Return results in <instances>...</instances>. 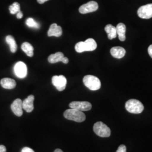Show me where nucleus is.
Segmentation results:
<instances>
[{
	"instance_id": "4be33fe9",
	"label": "nucleus",
	"mask_w": 152,
	"mask_h": 152,
	"mask_svg": "<svg viewBox=\"0 0 152 152\" xmlns=\"http://www.w3.org/2000/svg\"><path fill=\"white\" fill-rule=\"evenodd\" d=\"M26 23L28 27L30 28L38 29L40 27V26H39V24H38V23L36 22L33 19L31 18H28L26 20Z\"/></svg>"
},
{
	"instance_id": "c85d7f7f",
	"label": "nucleus",
	"mask_w": 152,
	"mask_h": 152,
	"mask_svg": "<svg viewBox=\"0 0 152 152\" xmlns=\"http://www.w3.org/2000/svg\"><path fill=\"white\" fill-rule=\"evenodd\" d=\"M48 1H49V0H37V2L40 4H44L45 2Z\"/></svg>"
},
{
	"instance_id": "20e7f679",
	"label": "nucleus",
	"mask_w": 152,
	"mask_h": 152,
	"mask_svg": "<svg viewBox=\"0 0 152 152\" xmlns=\"http://www.w3.org/2000/svg\"><path fill=\"white\" fill-rule=\"evenodd\" d=\"M83 82L86 87L92 91H96L100 88L101 82L98 77L92 75H87L83 77Z\"/></svg>"
},
{
	"instance_id": "423d86ee",
	"label": "nucleus",
	"mask_w": 152,
	"mask_h": 152,
	"mask_svg": "<svg viewBox=\"0 0 152 152\" xmlns=\"http://www.w3.org/2000/svg\"><path fill=\"white\" fill-rule=\"evenodd\" d=\"M14 71L16 77L19 78H24L27 75V65L22 61L16 63L14 66Z\"/></svg>"
},
{
	"instance_id": "ddd939ff",
	"label": "nucleus",
	"mask_w": 152,
	"mask_h": 152,
	"mask_svg": "<svg viewBox=\"0 0 152 152\" xmlns=\"http://www.w3.org/2000/svg\"><path fill=\"white\" fill-rule=\"evenodd\" d=\"M61 34L62 28L60 26H58L55 23H54L50 26L48 32V35L49 37L55 36L57 37H59L61 36Z\"/></svg>"
},
{
	"instance_id": "6ab92c4d",
	"label": "nucleus",
	"mask_w": 152,
	"mask_h": 152,
	"mask_svg": "<svg viewBox=\"0 0 152 152\" xmlns=\"http://www.w3.org/2000/svg\"><path fill=\"white\" fill-rule=\"evenodd\" d=\"M21 48H22V50L27 54L28 56L32 57L33 56L34 49H33L32 46L29 43L27 42L23 43Z\"/></svg>"
},
{
	"instance_id": "a878e982",
	"label": "nucleus",
	"mask_w": 152,
	"mask_h": 152,
	"mask_svg": "<svg viewBox=\"0 0 152 152\" xmlns=\"http://www.w3.org/2000/svg\"><path fill=\"white\" fill-rule=\"evenodd\" d=\"M23 13H22L21 11H19L17 14H16V18H18V19H22V18H23Z\"/></svg>"
},
{
	"instance_id": "2eb2a0df",
	"label": "nucleus",
	"mask_w": 152,
	"mask_h": 152,
	"mask_svg": "<svg viewBox=\"0 0 152 152\" xmlns=\"http://www.w3.org/2000/svg\"><path fill=\"white\" fill-rule=\"evenodd\" d=\"M0 83L1 86L4 88L9 89V90L14 88L16 87V85L15 81L13 79L9 78H2L0 81Z\"/></svg>"
},
{
	"instance_id": "a211bd4d",
	"label": "nucleus",
	"mask_w": 152,
	"mask_h": 152,
	"mask_svg": "<svg viewBox=\"0 0 152 152\" xmlns=\"http://www.w3.org/2000/svg\"><path fill=\"white\" fill-rule=\"evenodd\" d=\"M64 57V54L61 52H58L54 54L50 55L48 58L49 63L54 64L61 61L63 58Z\"/></svg>"
},
{
	"instance_id": "f257e3e1",
	"label": "nucleus",
	"mask_w": 152,
	"mask_h": 152,
	"mask_svg": "<svg viewBox=\"0 0 152 152\" xmlns=\"http://www.w3.org/2000/svg\"><path fill=\"white\" fill-rule=\"evenodd\" d=\"M97 48L96 41L92 38H88L84 42H79L75 46V50L78 53L85 51H92Z\"/></svg>"
},
{
	"instance_id": "9d476101",
	"label": "nucleus",
	"mask_w": 152,
	"mask_h": 152,
	"mask_svg": "<svg viewBox=\"0 0 152 152\" xmlns=\"http://www.w3.org/2000/svg\"><path fill=\"white\" fill-rule=\"evenodd\" d=\"M69 106L70 108L75 109L82 112L90 110L92 108L91 104L88 102H72Z\"/></svg>"
},
{
	"instance_id": "f03ea898",
	"label": "nucleus",
	"mask_w": 152,
	"mask_h": 152,
	"mask_svg": "<svg viewBox=\"0 0 152 152\" xmlns=\"http://www.w3.org/2000/svg\"><path fill=\"white\" fill-rule=\"evenodd\" d=\"M64 117L67 120L77 122H82L86 120V115L83 112L75 109L70 108L66 110L64 113Z\"/></svg>"
},
{
	"instance_id": "b1692460",
	"label": "nucleus",
	"mask_w": 152,
	"mask_h": 152,
	"mask_svg": "<svg viewBox=\"0 0 152 152\" xmlns=\"http://www.w3.org/2000/svg\"><path fill=\"white\" fill-rule=\"evenodd\" d=\"M34 152V151L32 149H31V148L29 147H24L22 149V152Z\"/></svg>"
},
{
	"instance_id": "39448f33",
	"label": "nucleus",
	"mask_w": 152,
	"mask_h": 152,
	"mask_svg": "<svg viewBox=\"0 0 152 152\" xmlns=\"http://www.w3.org/2000/svg\"><path fill=\"white\" fill-rule=\"evenodd\" d=\"M93 129L98 136L102 137H108L111 134L110 129L103 122L100 121L94 124Z\"/></svg>"
},
{
	"instance_id": "6e6552de",
	"label": "nucleus",
	"mask_w": 152,
	"mask_h": 152,
	"mask_svg": "<svg viewBox=\"0 0 152 152\" xmlns=\"http://www.w3.org/2000/svg\"><path fill=\"white\" fill-rule=\"evenodd\" d=\"M137 15L142 19H148L152 18V4L141 6L137 10Z\"/></svg>"
},
{
	"instance_id": "f3484780",
	"label": "nucleus",
	"mask_w": 152,
	"mask_h": 152,
	"mask_svg": "<svg viewBox=\"0 0 152 152\" xmlns=\"http://www.w3.org/2000/svg\"><path fill=\"white\" fill-rule=\"evenodd\" d=\"M105 31L108 34V37L109 39H112L117 37V30L116 27L111 24H108L105 27Z\"/></svg>"
},
{
	"instance_id": "aec40b11",
	"label": "nucleus",
	"mask_w": 152,
	"mask_h": 152,
	"mask_svg": "<svg viewBox=\"0 0 152 152\" xmlns=\"http://www.w3.org/2000/svg\"><path fill=\"white\" fill-rule=\"evenodd\" d=\"M6 41L7 44L9 45L11 53H15L17 50L18 46L16 45V41L14 37L10 35L7 36L6 37Z\"/></svg>"
},
{
	"instance_id": "412c9836",
	"label": "nucleus",
	"mask_w": 152,
	"mask_h": 152,
	"mask_svg": "<svg viewBox=\"0 0 152 152\" xmlns=\"http://www.w3.org/2000/svg\"><path fill=\"white\" fill-rule=\"evenodd\" d=\"M9 10L11 14H16L20 11V7L18 2H15L9 7Z\"/></svg>"
},
{
	"instance_id": "5701e85b",
	"label": "nucleus",
	"mask_w": 152,
	"mask_h": 152,
	"mask_svg": "<svg viewBox=\"0 0 152 152\" xmlns=\"http://www.w3.org/2000/svg\"><path fill=\"white\" fill-rule=\"evenodd\" d=\"M116 152H126V147L125 145H121Z\"/></svg>"
},
{
	"instance_id": "dca6fc26",
	"label": "nucleus",
	"mask_w": 152,
	"mask_h": 152,
	"mask_svg": "<svg viewBox=\"0 0 152 152\" xmlns=\"http://www.w3.org/2000/svg\"><path fill=\"white\" fill-rule=\"evenodd\" d=\"M117 34L118 36V38L121 41H125L126 40V26L124 23H119L117 27Z\"/></svg>"
},
{
	"instance_id": "9b49d317",
	"label": "nucleus",
	"mask_w": 152,
	"mask_h": 152,
	"mask_svg": "<svg viewBox=\"0 0 152 152\" xmlns=\"http://www.w3.org/2000/svg\"><path fill=\"white\" fill-rule=\"evenodd\" d=\"M12 112L18 117H21L23 115V102L20 99H16L11 105Z\"/></svg>"
},
{
	"instance_id": "0eeeda50",
	"label": "nucleus",
	"mask_w": 152,
	"mask_h": 152,
	"mask_svg": "<svg viewBox=\"0 0 152 152\" xmlns=\"http://www.w3.org/2000/svg\"><path fill=\"white\" fill-rule=\"evenodd\" d=\"M52 83L58 91H62L66 87V79L63 75L53 76L52 78Z\"/></svg>"
},
{
	"instance_id": "bb28decb",
	"label": "nucleus",
	"mask_w": 152,
	"mask_h": 152,
	"mask_svg": "<svg viewBox=\"0 0 152 152\" xmlns=\"http://www.w3.org/2000/svg\"><path fill=\"white\" fill-rule=\"evenodd\" d=\"M0 152H6V148L4 145H0Z\"/></svg>"
},
{
	"instance_id": "f8f14e48",
	"label": "nucleus",
	"mask_w": 152,
	"mask_h": 152,
	"mask_svg": "<svg viewBox=\"0 0 152 152\" xmlns=\"http://www.w3.org/2000/svg\"><path fill=\"white\" fill-rule=\"evenodd\" d=\"M34 100V96L31 95L28 96L27 98L24 100L23 102V109L25 110L28 113H31L34 109L33 102Z\"/></svg>"
},
{
	"instance_id": "c756f323",
	"label": "nucleus",
	"mask_w": 152,
	"mask_h": 152,
	"mask_svg": "<svg viewBox=\"0 0 152 152\" xmlns=\"http://www.w3.org/2000/svg\"><path fill=\"white\" fill-rule=\"evenodd\" d=\"M54 152H63L62 150H61L60 149H56L55 150Z\"/></svg>"
},
{
	"instance_id": "4468645a",
	"label": "nucleus",
	"mask_w": 152,
	"mask_h": 152,
	"mask_svg": "<svg viewBox=\"0 0 152 152\" xmlns=\"http://www.w3.org/2000/svg\"><path fill=\"white\" fill-rule=\"evenodd\" d=\"M110 54L115 58L121 59L125 56L126 50L124 48L120 46L113 47L110 49Z\"/></svg>"
},
{
	"instance_id": "7ed1b4c3",
	"label": "nucleus",
	"mask_w": 152,
	"mask_h": 152,
	"mask_svg": "<svg viewBox=\"0 0 152 152\" xmlns=\"http://www.w3.org/2000/svg\"><path fill=\"white\" fill-rule=\"evenodd\" d=\"M126 110L131 113L140 114L144 110V105L141 102L136 99H130L125 104Z\"/></svg>"
},
{
	"instance_id": "1a4fd4ad",
	"label": "nucleus",
	"mask_w": 152,
	"mask_h": 152,
	"mask_svg": "<svg viewBox=\"0 0 152 152\" xmlns=\"http://www.w3.org/2000/svg\"><path fill=\"white\" fill-rule=\"evenodd\" d=\"M98 8H99V6H98V3L95 1H91L82 5L79 9V11L80 13L85 14L96 11Z\"/></svg>"
},
{
	"instance_id": "393cba45",
	"label": "nucleus",
	"mask_w": 152,
	"mask_h": 152,
	"mask_svg": "<svg viewBox=\"0 0 152 152\" xmlns=\"http://www.w3.org/2000/svg\"><path fill=\"white\" fill-rule=\"evenodd\" d=\"M148 51L149 55H150V56L152 58V45H150L149 46L148 49Z\"/></svg>"
},
{
	"instance_id": "cd10ccee",
	"label": "nucleus",
	"mask_w": 152,
	"mask_h": 152,
	"mask_svg": "<svg viewBox=\"0 0 152 152\" xmlns=\"http://www.w3.org/2000/svg\"><path fill=\"white\" fill-rule=\"evenodd\" d=\"M61 61L63 63H64V64H67V63H68V62H69V60H68V59L66 58V57H63V59H62V60H61Z\"/></svg>"
}]
</instances>
